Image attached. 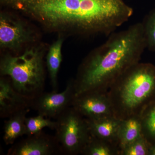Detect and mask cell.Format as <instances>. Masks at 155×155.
Segmentation results:
<instances>
[{"mask_svg": "<svg viewBox=\"0 0 155 155\" xmlns=\"http://www.w3.org/2000/svg\"><path fill=\"white\" fill-rule=\"evenodd\" d=\"M6 8L60 35H109L133 15L125 0H1Z\"/></svg>", "mask_w": 155, "mask_h": 155, "instance_id": "cell-1", "label": "cell"}, {"mask_svg": "<svg viewBox=\"0 0 155 155\" xmlns=\"http://www.w3.org/2000/svg\"><path fill=\"white\" fill-rule=\"evenodd\" d=\"M108 36L79 66L74 79L75 96L90 91L107 92L118 78L139 63L147 48L142 22Z\"/></svg>", "mask_w": 155, "mask_h": 155, "instance_id": "cell-2", "label": "cell"}, {"mask_svg": "<svg viewBox=\"0 0 155 155\" xmlns=\"http://www.w3.org/2000/svg\"><path fill=\"white\" fill-rule=\"evenodd\" d=\"M107 93L117 119L140 116L155 101V66L140 62L134 65L116 79Z\"/></svg>", "mask_w": 155, "mask_h": 155, "instance_id": "cell-3", "label": "cell"}, {"mask_svg": "<svg viewBox=\"0 0 155 155\" xmlns=\"http://www.w3.org/2000/svg\"><path fill=\"white\" fill-rule=\"evenodd\" d=\"M46 52L45 45L34 44L21 54H5L0 61L1 75L9 77L19 93L34 99L44 92Z\"/></svg>", "mask_w": 155, "mask_h": 155, "instance_id": "cell-4", "label": "cell"}, {"mask_svg": "<svg viewBox=\"0 0 155 155\" xmlns=\"http://www.w3.org/2000/svg\"><path fill=\"white\" fill-rule=\"evenodd\" d=\"M56 121L55 136L62 153L81 155L91 136L86 119L71 106Z\"/></svg>", "mask_w": 155, "mask_h": 155, "instance_id": "cell-5", "label": "cell"}, {"mask_svg": "<svg viewBox=\"0 0 155 155\" xmlns=\"http://www.w3.org/2000/svg\"><path fill=\"white\" fill-rule=\"evenodd\" d=\"M34 30L25 21L11 11L0 14V47L15 55L26 46L36 42Z\"/></svg>", "mask_w": 155, "mask_h": 155, "instance_id": "cell-6", "label": "cell"}, {"mask_svg": "<svg viewBox=\"0 0 155 155\" xmlns=\"http://www.w3.org/2000/svg\"><path fill=\"white\" fill-rule=\"evenodd\" d=\"M75 97L74 80L68 81L65 90L61 92L53 91L43 92L35 98L31 108L38 115L49 118L57 119L67 108L72 106Z\"/></svg>", "mask_w": 155, "mask_h": 155, "instance_id": "cell-7", "label": "cell"}, {"mask_svg": "<svg viewBox=\"0 0 155 155\" xmlns=\"http://www.w3.org/2000/svg\"><path fill=\"white\" fill-rule=\"evenodd\" d=\"M62 153L55 136L41 130L14 144L9 149L8 155H54Z\"/></svg>", "mask_w": 155, "mask_h": 155, "instance_id": "cell-8", "label": "cell"}, {"mask_svg": "<svg viewBox=\"0 0 155 155\" xmlns=\"http://www.w3.org/2000/svg\"><path fill=\"white\" fill-rule=\"evenodd\" d=\"M72 107L85 119L114 116L107 92L90 91L75 96Z\"/></svg>", "mask_w": 155, "mask_h": 155, "instance_id": "cell-9", "label": "cell"}, {"mask_svg": "<svg viewBox=\"0 0 155 155\" xmlns=\"http://www.w3.org/2000/svg\"><path fill=\"white\" fill-rule=\"evenodd\" d=\"M33 99L19 93L14 89L11 79L2 76L0 79V116L9 118L19 111L29 109Z\"/></svg>", "mask_w": 155, "mask_h": 155, "instance_id": "cell-10", "label": "cell"}, {"mask_svg": "<svg viewBox=\"0 0 155 155\" xmlns=\"http://www.w3.org/2000/svg\"><path fill=\"white\" fill-rule=\"evenodd\" d=\"M85 119L92 136L119 144L118 134L122 120L114 116Z\"/></svg>", "mask_w": 155, "mask_h": 155, "instance_id": "cell-11", "label": "cell"}, {"mask_svg": "<svg viewBox=\"0 0 155 155\" xmlns=\"http://www.w3.org/2000/svg\"><path fill=\"white\" fill-rule=\"evenodd\" d=\"M29 109L19 111L10 117L4 125L3 140L7 145L14 144V142L26 134L25 121Z\"/></svg>", "mask_w": 155, "mask_h": 155, "instance_id": "cell-12", "label": "cell"}, {"mask_svg": "<svg viewBox=\"0 0 155 155\" xmlns=\"http://www.w3.org/2000/svg\"><path fill=\"white\" fill-rule=\"evenodd\" d=\"M64 36L60 35L48 50L46 55V65L53 90H58V74L62 61V48Z\"/></svg>", "mask_w": 155, "mask_h": 155, "instance_id": "cell-13", "label": "cell"}, {"mask_svg": "<svg viewBox=\"0 0 155 155\" xmlns=\"http://www.w3.org/2000/svg\"><path fill=\"white\" fill-rule=\"evenodd\" d=\"M142 137L140 116H133L122 120L118 134L120 149Z\"/></svg>", "mask_w": 155, "mask_h": 155, "instance_id": "cell-14", "label": "cell"}, {"mask_svg": "<svg viewBox=\"0 0 155 155\" xmlns=\"http://www.w3.org/2000/svg\"><path fill=\"white\" fill-rule=\"evenodd\" d=\"M119 144L91 136L81 155H120Z\"/></svg>", "mask_w": 155, "mask_h": 155, "instance_id": "cell-15", "label": "cell"}, {"mask_svg": "<svg viewBox=\"0 0 155 155\" xmlns=\"http://www.w3.org/2000/svg\"><path fill=\"white\" fill-rule=\"evenodd\" d=\"M140 117L142 136L150 144L155 145V101L145 109Z\"/></svg>", "mask_w": 155, "mask_h": 155, "instance_id": "cell-16", "label": "cell"}, {"mask_svg": "<svg viewBox=\"0 0 155 155\" xmlns=\"http://www.w3.org/2000/svg\"><path fill=\"white\" fill-rule=\"evenodd\" d=\"M26 126L25 135L29 136L38 133L45 127L55 130L57 126L56 121H52L49 118L38 115L35 117H26L25 121Z\"/></svg>", "mask_w": 155, "mask_h": 155, "instance_id": "cell-17", "label": "cell"}, {"mask_svg": "<svg viewBox=\"0 0 155 155\" xmlns=\"http://www.w3.org/2000/svg\"><path fill=\"white\" fill-rule=\"evenodd\" d=\"M142 22L147 48L155 52V8L150 11Z\"/></svg>", "mask_w": 155, "mask_h": 155, "instance_id": "cell-18", "label": "cell"}, {"mask_svg": "<svg viewBox=\"0 0 155 155\" xmlns=\"http://www.w3.org/2000/svg\"><path fill=\"white\" fill-rule=\"evenodd\" d=\"M150 146L142 137L121 148L120 155H149Z\"/></svg>", "mask_w": 155, "mask_h": 155, "instance_id": "cell-19", "label": "cell"}, {"mask_svg": "<svg viewBox=\"0 0 155 155\" xmlns=\"http://www.w3.org/2000/svg\"><path fill=\"white\" fill-rule=\"evenodd\" d=\"M149 155H155V145H151L149 150Z\"/></svg>", "mask_w": 155, "mask_h": 155, "instance_id": "cell-20", "label": "cell"}]
</instances>
